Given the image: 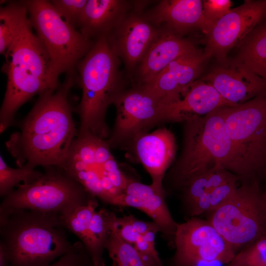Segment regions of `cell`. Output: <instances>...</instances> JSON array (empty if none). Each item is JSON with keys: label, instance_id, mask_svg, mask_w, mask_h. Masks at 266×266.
<instances>
[{"label": "cell", "instance_id": "6da1fadb", "mask_svg": "<svg viewBox=\"0 0 266 266\" xmlns=\"http://www.w3.org/2000/svg\"><path fill=\"white\" fill-rule=\"evenodd\" d=\"M74 81L73 73L67 74L57 89L39 95L19 131L10 135L5 146L18 167H61L79 132L68 100Z\"/></svg>", "mask_w": 266, "mask_h": 266}, {"label": "cell", "instance_id": "7a4b0ae2", "mask_svg": "<svg viewBox=\"0 0 266 266\" xmlns=\"http://www.w3.org/2000/svg\"><path fill=\"white\" fill-rule=\"evenodd\" d=\"M28 17L3 55L1 68L7 77L0 110V132L13 124L19 108L33 96L56 90L60 73L36 34Z\"/></svg>", "mask_w": 266, "mask_h": 266}, {"label": "cell", "instance_id": "3957f363", "mask_svg": "<svg viewBox=\"0 0 266 266\" xmlns=\"http://www.w3.org/2000/svg\"><path fill=\"white\" fill-rule=\"evenodd\" d=\"M60 215L18 209L0 214V247L8 266H48L73 251Z\"/></svg>", "mask_w": 266, "mask_h": 266}, {"label": "cell", "instance_id": "277c9868", "mask_svg": "<svg viewBox=\"0 0 266 266\" xmlns=\"http://www.w3.org/2000/svg\"><path fill=\"white\" fill-rule=\"evenodd\" d=\"M120 59L106 36L95 41L77 64L82 97L75 111L80 118L78 134L90 133L103 139L109 135L106 122L108 107L127 89L119 69Z\"/></svg>", "mask_w": 266, "mask_h": 266}, {"label": "cell", "instance_id": "5b68a950", "mask_svg": "<svg viewBox=\"0 0 266 266\" xmlns=\"http://www.w3.org/2000/svg\"><path fill=\"white\" fill-rule=\"evenodd\" d=\"M225 107L183 122L181 153L163 181L166 196L212 167L221 166L232 173L233 149L225 121Z\"/></svg>", "mask_w": 266, "mask_h": 266}, {"label": "cell", "instance_id": "8992f818", "mask_svg": "<svg viewBox=\"0 0 266 266\" xmlns=\"http://www.w3.org/2000/svg\"><path fill=\"white\" fill-rule=\"evenodd\" d=\"M233 149L232 173L240 182L266 175V91L234 107L224 108Z\"/></svg>", "mask_w": 266, "mask_h": 266}, {"label": "cell", "instance_id": "52a82bcc", "mask_svg": "<svg viewBox=\"0 0 266 266\" xmlns=\"http://www.w3.org/2000/svg\"><path fill=\"white\" fill-rule=\"evenodd\" d=\"M43 176L29 184H22L3 198L0 214L18 209L58 214L60 217L97 199L64 170L45 167Z\"/></svg>", "mask_w": 266, "mask_h": 266}, {"label": "cell", "instance_id": "ba28073f", "mask_svg": "<svg viewBox=\"0 0 266 266\" xmlns=\"http://www.w3.org/2000/svg\"><path fill=\"white\" fill-rule=\"evenodd\" d=\"M236 254L266 235V203L260 181L240 182L232 196L206 215Z\"/></svg>", "mask_w": 266, "mask_h": 266}, {"label": "cell", "instance_id": "9c48e42d", "mask_svg": "<svg viewBox=\"0 0 266 266\" xmlns=\"http://www.w3.org/2000/svg\"><path fill=\"white\" fill-rule=\"evenodd\" d=\"M36 35L60 74L73 73L95 41L66 22L46 0H23Z\"/></svg>", "mask_w": 266, "mask_h": 266}, {"label": "cell", "instance_id": "30bf717a", "mask_svg": "<svg viewBox=\"0 0 266 266\" xmlns=\"http://www.w3.org/2000/svg\"><path fill=\"white\" fill-rule=\"evenodd\" d=\"M105 139L91 133L78 134L61 167L93 196L110 204L122 193L112 184V172L119 166Z\"/></svg>", "mask_w": 266, "mask_h": 266}, {"label": "cell", "instance_id": "8fae6325", "mask_svg": "<svg viewBox=\"0 0 266 266\" xmlns=\"http://www.w3.org/2000/svg\"><path fill=\"white\" fill-rule=\"evenodd\" d=\"M113 104L116 119L106 139L110 148L127 150L139 135L162 124V103L140 86L125 90Z\"/></svg>", "mask_w": 266, "mask_h": 266}, {"label": "cell", "instance_id": "7c38bea8", "mask_svg": "<svg viewBox=\"0 0 266 266\" xmlns=\"http://www.w3.org/2000/svg\"><path fill=\"white\" fill-rule=\"evenodd\" d=\"M174 248L169 266H193L199 261L215 260L228 265L236 254L207 220L198 217L178 224Z\"/></svg>", "mask_w": 266, "mask_h": 266}, {"label": "cell", "instance_id": "4fadbf2b", "mask_svg": "<svg viewBox=\"0 0 266 266\" xmlns=\"http://www.w3.org/2000/svg\"><path fill=\"white\" fill-rule=\"evenodd\" d=\"M266 17V0H245L243 4L231 9L211 28L206 35L205 52L220 62L227 53L239 44Z\"/></svg>", "mask_w": 266, "mask_h": 266}, {"label": "cell", "instance_id": "5bb4252c", "mask_svg": "<svg viewBox=\"0 0 266 266\" xmlns=\"http://www.w3.org/2000/svg\"><path fill=\"white\" fill-rule=\"evenodd\" d=\"M127 150L149 173L152 180L151 186L157 191L166 194L163 181L176 151L173 133L166 128L162 127L151 133L141 134Z\"/></svg>", "mask_w": 266, "mask_h": 266}, {"label": "cell", "instance_id": "9a60e30c", "mask_svg": "<svg viewBox=\"0 0 266 266\" xmlns=\"http://www.w3.org/2000/svg\"><path fill=\"white\" fill-rule=\"evenodd\" d=\"M210 57L197 48L172 61L149 82L138 86L152 94L163 104L171 103L179 99L188 86L197 80Z\"/></svg>", "mask_w": 266, "mask_h": 266}, {"label": "cell", "instance_id": "2e32d148", "mask_svg": "<svg viewBox=\"0 0 266 266\" xmlns=\"http://www.w3.org/2000/svg\"><path fill=\"white\" fill-rule=\"evenodd\" d=\"M200 80L213 86L235 106L266 91V81L236 59H226Z\"/></svg>", "mask_w": 266, "mask_h": 266}, {"label": "cell", "instance_id": "e0dca14e", "mask_svg": "<svg viewBox=\"0 0 266 266\" xmlns=\"http://www.w3.org/2000/svg\"><path fill=\"white\" fill-rule=\"evenodd\" d=\"M161 29L140 14L129 13L107 36L108 41L129 71L139 65Z\"/></svg>", "mask_w": 266, "mask_h": 266}, {"label": "cell", "instance_id": "ac0fdd59", "mask_svg": "<svg viewBox=\"0 0 266 266\" xmlns=\"http://www.w3.org/2000/svg\"><path fill=\"white\" fill-rule=\"evenodd\" d=\"M166 194L129 178L124 192L115 197L110 204L131 207L143 212L159 227L164 238L169 247L174 248V239L178 224L173 219L166 202Z\"/></svg>", "mask_w": 266, "mask_h": 266}, {"label": "cell", "instance_id": "d6986e66", "mask_svg": "<svg viewBox=\"0 0 266 266\" xmlns=\"http://www.w3.org/2000/svg\"><path fill=\"white\" fill-rule=\"evenodd\" d=\"M226 106H236L224 99L209 84L197 80L188 86L177 100L163 104L161 122L183 123L190 118L204 116Z\"/></svg>", "mask_w": 266, "mask_h": 266}, {"label": "cell", "instance_id": "ffe728a7", "mask_svg": "<svg viewBox=\"0 0 266 266\" xmlns=\"http://www.w3.org/2000/svg\"><path fill=\"white\" fill-rule=\"evenodd\" d=\"M202 10L200 0H165L143 16L155 26H166V30L181 36L194 29L207 34L211 26Z\"/></svg>", "mask_w": 266, "mask_h": 266}, {"label": "cell", "instance_id": "44dd1931", "mask_svg": "<svg viewBox=\"0 0 266 266\" xmlns=\"http://www.w3.org/2000/svg\"><path fill=\"white\" fill-rule=\"evenodd\" d=\"M197 48L189 40L168 30H162L138 66L137 85L146 84L170 63Z\"/></svg>", "mask_w": 266, "mask_h": 266}, {"label": "cell", "instance_id": "7402d4cb", "mask_svg": "<svg viewBox=\"0 0 266 266\" xmlns=\"http://www.w3.org/2000/svg\"><path fill=\"white\" fill-rule=\"evenodd\" d=\"M130 2L122 0H88L79 31L95 41L108 36L129 14Z\"/></svg>", "mask_w": 266, "mask_h": 266}, {"label": "cell", "instance_id": "603a6c76", "mask_svg": "<svg viewBox=\"0 0 266 266\" xmlns=\"http://www.w3.org/2000/svg\"><path fill=\"white\" fill-rule=\"evenodd\" d=\"M234 175L221 166L207 169L189 180L178 191L182 207L186 212L201 197Z\"/></svg>", "mask_w": 266, "mask_h": 266}, {"label": "cell", "instance_id": "cb8c5ba5", "mask_svg": "<svg viewBox=\"0 0 266 266\" xmlns=\"http://www.w3.org/2000/svg\"><path fill=\"white\" fill-rule=\"evenodd\" d=\"M239 45L235 59L266 81V25L257 26Z\"/></svg>", "mask_w": 266, "mask_h": 266}, {"label": "cell", "instance_id": "d4e9b609", "mask_svg": "<svg viewBox=\"0 0 266 266\" xmlns=\"http://www.w3.org/2000/svg\"><path fill=\"white\" fill-rule=\"evenodd\" d=\"M23 0L9 2L0 9V53L3 55L28 18Z\"/></svg>", "mask_w": 266, "mask_h": 266}, {"label": "cell", "instance_id": "484cf974", "mask_svg": "<svg viewBox=\"0 0 266 266\" xmlns=\"http://www.w3.org/2000/svg\"><path fill=\"white\" fill-rule=\"evenodd\" d=\"M239 184L238 178L234 176L201 197L186 212L187 219L202 214H208L218 209L232 196Z\"/></svg>", "mask_w": 266, "mask_h": 266}, {"label": "cell", "instance_id": "4316f807", "mask_svg": "<svg viewBox=\"0 0 266 266\" xmlns=\"http://www.w3.org/2000/svg\"><path fill=\"white\" fill-rule=\"evenodd\" d=\"M35 166L26 163L21 167L9 166L0 157V196L4 198L20 185V183L29 184L41 178L43 173L35 169Z\"/></svg>", "mask_w": 266, "mask_h": 266}, {"label": "cell", "instance_id": "83f0119b", "mask_svg": "<svg viewBox=\"0 0 266 266\" xmlns=\"http://www.w3.org/2000/svg\"><path fill=\"white\" fill-rule=\"evenodd\" d=\"M113 266H146L134 247L125 241L112 227L104 243Z\"/></svg>", "mask_w": 266, "mask_h": 266}, {"label": "cell", "instance_id": "f1b7e54d", "mask_svg": "<svg viewBox=\"0 0 266 266\" xmlns=\"http://www.w3.org/2000/svg\"><path fill=\"white\" fill-rule=\"evenodd\" d=\"M229 264L233 266H266V235L241 249Z\"/></svg>", "mask_w": 266, "mask_h": 266}, {"label": "cell", "instance_id": "f546056e", "mask_svg": "<svg viewBox=\"0 0 266 266\" xmlns=\"http://www.w3.org/2000/svg\"><path fill=\"white\" fill-rule=\"evenodd\" d=\"M87 0H50L64 19L77 29L83 16Z\"/></svg>", "mask_w": 266, "mask_h": 266}, {"label": "cell", "instance_id": "4dcf8cb0", "mask_svg": "<svg viewBox=\"0 0 266 266\" xmlns=\"http://www.w3.org/2000/svg\"><path fill=\"white\" fill-rule=\"evenodd\" d=\"M48 266H94V264L82 243L78 242L73 251Z\"/></svg>", "mask_w": 266, "mask_h": 266}, {"label": "cell", "instance_id": "1f68e13d", "mask_svg": "<svg viewBox=\"0 0 266 266\" xmlns=\"http://www.w3.org/2000/svg\"><path fill=\"white\" fill-rule=\"evenodd\" d=\"M202 3L203 15L211 28L230 10L232 5L230 0H206Z\"/></svg>", "mask_w": 266, "mask_h": 266}, {"label": "cell", "instance_id": "d6a6232c", "mask_svg": "<svg viewBox=\"0 0 266 266\" xmlns=\"http://www.w3.org/2000/svg\"><path fill=\"white\" fill-rule=\"evenodd\" d=\"M224 265L226 264L219 261H201L198 262L193 266H224Z\"/></svg>", "mask_w": 266, "mask_h": 266}, {"label": "cell", "instance_id": "836d02e7", "mask_svg": "<svg viewBox=\"0 0 266 266\" xmlns=\"http://www.w3.org/2000/svg\"><path fill=\"white\" fill-rule=\"evenodd\" d=\"M264 197L266 203V190L263 191Z\"/></svg>", "mask_w": 266, "mask_h": 266}, {"label": "cell", "instance_id": "e575fe53", "mask_svg": "<svg viewBox=\"0 0 266 266\" xmlns=\"http://www.w3.org/2000/svg\"><path fill=\"white\" fill-rule=\"evenodd\" d=\"M226 266H232V265H230L229 264H228Z\"/></svg>", "mask_w": 266, "mask_h": 266}, {"label": "cell", "instance_id": "d590c367", "mask_svg": "<svg viewBox=\"0 0 266 266\" xmlns=\"http://www.w3.org/2000/svg\"><path fill=\"white\" fill-rule=\"evenodd\" d=\"M265 178H266V176Z\"/></svg>", "mask_w": 266, "mask_h": 266}]
</instances>
